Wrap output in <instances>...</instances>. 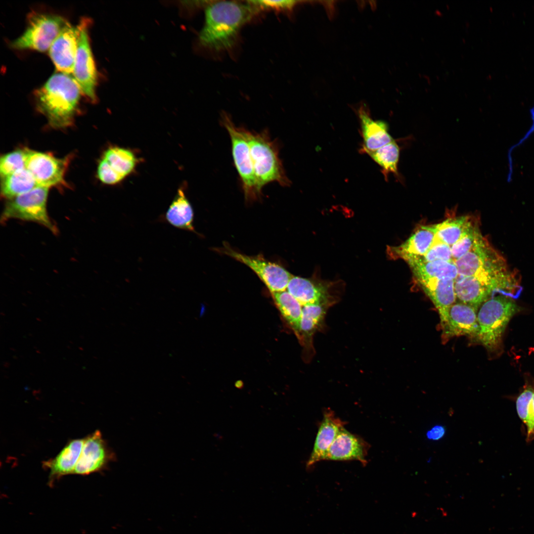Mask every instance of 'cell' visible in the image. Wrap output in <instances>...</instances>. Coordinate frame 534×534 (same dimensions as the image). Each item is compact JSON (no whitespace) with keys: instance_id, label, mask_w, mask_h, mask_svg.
<instances>
[{"instance_id":"cell-27","label":"cell","mask_w":534,"mask_h":534,"mask_svg":"<svg viewBox=\"0 0 534 534\" xmlns=\"http://www.w3.org/2000/svg\"><path fill=\"white\" fill-rule=\"evenodd\" d=\"M329 306L320 304L307 305L302 308L300 324L301 339L312 347V336L319 328Z\"/></svg>"},{"instance_id":"cell-23","label":"cell","mask_w":534,"mask_h":534,"mask_svg":"<svg viewBox=\"0 0 534 534\" xmlns=\"http://www.w3.org/2000/svg\"><path fill=\"white\" fill-rule=\"evenodd\" d=\"M417 281L430 279L454 280L458 271L454 263L445 261L426 262L417 259L406 261Z\"/></svg>"},{"instance_id":"cell-21","label":"cell","mask_w":534,"mask_h":534,"mask_svg":"<svg viewBox=\"0 0 534 534\" xmlns=\"http://www.w3.org/2000/svg\"><path fill=\"white\" fill-rule=\"evenodd\" d=\"M456 300L478 308L495 293L474 276L458 274L454 282Z\"/></svg>"},{"instance_id":"cell-30","label":"cell","mask_w":534,"mask_h":534,"mask_svg":"<svg viewBox=\"0 0 534 534\" xmlns=\"http://www.w3.org/2000/svg\"><path fill=\"white\" fill-rule=\"evenodd\" d=\"M400 152L399 145L394 140L377 150L365 152L381 166L385 178L387 179L390 173L399 176L398 164Z\"/></svg>"},{"instance_id":"cell-10","label":"cell","mask_w":534,"mask_h":534,"mask_svg":"<svg viewBox=\"0 0 534 534\" xmlns=\"http://www.w3.org/2000/svg\"><path fill=\"white\" fill-rule=\"evenodd\" d=\"M115 454L99 430L84 438L83 448L73 474L86 475L102 471L115 459Z\"/></svg>"},{"instance_id":"cell-29","label":"cell","mask_w":534,"mask_h":534,"mask_svg":"<svg viewBox=\"0 0 534 534\" xmlns=\"http://www.w3.org/2000/svg\"><path fill=\"white\" fill-rule=\"evenodd\" d=\"M103 158L125 178L134 170L138 162L137 158L133 151L118 146L108 148L105 152Z\"/></svg>"},{"instance_id":"cell-20","label":"cell","mask_w":534,"mask_h":534,"mask_svg":"<svg viewBox=\"0 0 534 534\" xmlns=\"http://www.w3.org/2000/svg\"><path fill=\"white\" fill-rule=\"evenodd\" d=\"M84 442V439H74L68 443L53 458L44 462L43 467L49 472V483L65 475L73 474L80 455Z\"/></svg>"},{"instance_id":"cell-35","label":"cell","mask_w":534,"mask_h":534,"mask_svg":"<svg viewBox=\"0 0 534 534\" xmlns=\"http://www.w3.org/2000/svg\"><path fill=\"white\" fill-rule=\"evenodd\" d=\"M97 175L99 179L107 184H117L125 178L116 172L104 158L98 165Z\"/></svg>"},{"instance_id":"cell-15","label":"cell","mask_w":534,"mask_h":534,"mask_svg":"<svg viewBox=\"0 0 534 534\" xmlns=\"http://www.w3.org/2000/svg\"><path fill=\"white\" fill-rule=\"evenodd\" d=\"M436 232V224L423 225L404 242L396 246H388V257L393 260L409 259L424 256L432 245Z\"/></svg>"},{"instance_id":"cell-17","label":"cell","mask_w":534,"mask_h":534,"mask_svg":"<svg viewBox=\"0 0 534 534\" xmlns=\"http://www.w3.org/2000/svg\"><path fill=\"white\" fill-rule=\"evenodd\" d=\"M329 286L324 282L292 275L287 290L303 306L312 304L329 306L333 302Z\"/></svg>"},{"instance_id":"cell-5","label":"cell","mask_w":534,"mask_h":534,"mask_svg":"<svg viewBox=\"0 0 534 534\" xmlns=\"http://www.w3.org/2000/svg\"><path fill=\"white\" fill-rule=\"evenodd\" d=\"M221 123L230 137L233 162L241 180L245 199L247 202L256 200L261 197L262 190L256 178L250 147L241 127L236 126L225 113L222 115Z\"/></svg>"},{"instance_id":"cell-18","label":"cell","mask_w":534,"mask_h":534,"mask_svg":"<svg viewBox=\"0 0 534 534\" xmlns=\"http://www.w3.org/2000/svg\"><path fill=\"white\" fill-rule=\"evenodd\" d=\"M454 282V280L451 279H430L417 281L438 310L441 326L446 321L449 308L456 301Z\"/></svg>"},{"instance_id":"cell-14","label":"cell","mask_w":534,"mask_h":534,"mask_svg":"<svg viewBox=\"0 0 534 534\" xmlns=\"http://www.w3.org/2000/svg\"><path fill=\"white\" fill-rule=\"evenodd\" d=\"M369 448L368 444L363 439L344 427L330 446L325 460H356L365 465Z\"/></svg>"},{"instance_id":"cell-33","label":"cell","mask_w":534,"mask_h":534,"mask_svg":"<svg viewBox=\"0 0 534 534\" xmlns=\"http://www.w3.org/2000/svg\"><path fill=\"white\" fill-rule=\"evenodd\" d=\"M412 259H417L426 262L453 261L451 247L435 238L432 245L424 256Z\"/></svg>"},{"instance_id":"cell-16","label":"cell","mask_w":534,"mask_h":534,"mask_svg":"<svg viewBox=\"0 0 534 534\" xmlns=\"http://www.w3.org/2000/svg\"><path fill=\"white\" fill-rule=\"evenodd\" d=\"M345 422L336 415L330 409L323 412L312 450L307 462V467L310 468L321 460H325L327 451L340 431L345 427Z\"/></svg>"},{"instance_id":"cell-1","label":"cell","mask_w":534,"mask_h":534,"mask_svg":"<svg viewBox=\"0 0 534 534\" xmlns=\"http://www.w3.org/2000/svg\"><path fill=\"white\" fill-rule=\"evenodd\" d=\"M251 6L232 1H216L205 10V22L199 34L201 44L217 51L231 48L248 19Z\"/></svg>"},{"instance_id":"cell-6","label":"cell","mask_w":534,"mask_h":534,"mask_svg":"<svg viewBox=\"0 0 534 534\" xmlns=\"http://www.w3.org/2000/svg\"><path fill=\"white\" fill-rule=\"evenodd\" d=\"M68 23L60 15L32 12L28 16L25 30L11 43V46L16 49L29 48L40 51H45L49 49Z\"/></svg>"},{"instance_id":"cell-13","label":"cell","mask_w":534,"mask_h":534,"mask_svg":"<svg viewBox=\"0 0 534 534\" xmlns=\"http://www.w3.org/2000/svg\"><path fill=\"white\" fill-rule=\"evenodd\" d=\"M479 308L459 301L449 308L446 321L442 326L446 337L468 336L476 338L478 330Z\"/></svg>"},{"instance_id":"cell-9","label":"cell","mask_w":534,"mask_h":534,"mask_svg":"<svg viewBox=\"0 0 534 534\" xmlns=\"http://www.w3.org/2000/svg\"><path fill=\"white\" fill-rule=\"evenodd\" d=\"M89 23L87 18L80 21L81 28L72 74L81 91L94 102L96 99L97 75L88 36Z\"/></svg>"},{"instance_id":"cell-26","label":"cell","mask_w":534,"mask_h":534,"mask_svg":"<svg viewBox=\"0 0 534 534\" xmlns=\"http://www.w3.org/2000/svg\"><path fill=\"white\" fill-rule=\"evenodd\" d=\"M473 220L468 216L448 218L436 224L435 238L451 247L463 235Z\"/></svg>"},{"instance_id":"cell-11","label":"cell","mask_w":534,"mask_h":534,"mask_svg":"<svg viewBox=\"0 0 534 534\" xmlns=\"http://www.w3.org/2000/svg\"><path fill=\"white\" fill-rule=\"evenodd\" d=\"M67 161L47 153L26 149V168L37 184L48 187L64 181Z\"/></svg>"},{"instance_id":"cell-24","label":"cell","mask_w":534,"mask_h":534,"mask_svg":"<svg viewBox=\"0 0 534 534\" xmlns=\"http://www.w3.org/2000/svg\"><path fill=\"white\" fill-rule=\"evenodd\" d=\"M165 218L168 223L178 228L195 232L193 225V208L182 188L178 189Z\"/></svg>"},{"instance_id":"cell-28","label":"cell","mask_w":534,"mask_h":534,"mask_svg":"<svg viewBox=\"0 0 534 534\" xmlns=\"http://www.w3.org/2000/svg\"><path fill=\"white\" fill-rule=\"evenodd\" d=\"M281 314L301 338L300 324L302 316L301 304L288 292L271 293Z\"/></svg>"},{"instance_id":"cell-8","label":"cell","mask_w":534,"mask_h":534,"mask_svg":"<svg viewBox=\"0 0 534 534\" xmlns=\"http://www.w3.org/2000/svg\"><path fill=\"white\" fill-rule=\"evenodd\" d=\"M217 251L250 267L271 293L284 291L287 289L292 275L282 266L268 261L261 256H250L241 254L232 249L226 243Z\"/></svg>"},{"instance_id":"cell-31","label":"cell","mask_w":534,"mask_h":534,"mask_svg":"<svg viewBox=\"0 0 534 534\" xmlns=\"http://www.w3.org/2000/svg\"><path fill=\"white\" fill-rule=\"evenodd\" d=\"M482 236L478 223L473 221L461 237L451 247L453 262L469 252Z\"/></svg>"},{"instance_id":"cell-2","label":"cell","mask_w":534,"mask_h":534,"mask_svg":"<svg viewBox=\"0 0 534 534\" xmlns=\"http://www.w3.org/2000/svg\"><path fill=\"white\" fill-rule=\"evenodd\" d=\"M81 90L71 75L53 74L35 93L39 110L56 128L70 125L76 112Z\"/></svg>"},{"instance_id":"cell-4","label":"cell","mask_w":534,"mask_h":534,"mask_svg":"<svg viewBox=\"0 0 534 534\" xmlns=\"http://www.w3.org/2000/svg\"><path fill=\"white\" fill-rule=\"evenodd\" d=\"M514 299L502 295L493 296L478 309L475 339L490 351L498 348L508 322L520 310Z\"/></svg>"},{"instance_id":"cell-36","label":"cell","mask_w":534,"mask_h":534,"mask_svg":"<svg viewBox=\"0 0 534 534\" xmlns=\"http://www.w3.org/2000/svg\"><path fill=\"white\" fill-rule=\"evenodd\" d=\"M299 1L296 0H255L251 4L264 9L291 11Z\"/></svg>"},{"instance_id":"cell-25","label":"cell","mask_w":534,"mask_h":534,"mask_svg":"<svg viewBox=\"0 0 534 534\" xmlns=\"http://www.w3.org/2000/svg\"><path fill=\"white\" fill-rule=\"evenodd\" d=\"M2 178L1 195L9 199L29 192L38 186L33 176L26 168Z\"/></svg>"},{"instance_id":"cell-32","label":"cell","mask_w":534,"mask_h":534,"mask_svg":"<svg viewBox=\"0 0 534 534\" xmlns=\"http://www.w3.org/2000/svg\"><path fill=\"white\" fill-rule=\"evenodd\" d=\"M26 150H18L3 155L0 160V173L3 178L26 168Z\"/></svg>"},{"instance_id":"cell-38","label":"cell","mask_w":534,"mask_h":534,"mask_svg":"<svg viewBox=\"0 0 534 534\" xmlns=\"http://www.w3.org/2000/svg\"><path fill=\"white\" fill-rule=\"evenodd\" d=\"M445 433V429L444 427L437 425L433 427L427 433V437L428 439L438 440L441 439Z\"/></svg>"},{"instance_id":"cell-12","label":"cell","mask_w":534,"mask_h":534,"mask_svg":"<svg viewBox=\"0 0 534 534\" xmlns=\"http://www.w3.org/2000/svg\"><path fill=\"white\" fill-rule=\"evenodd\" d=\"M80 28V23L73 26L68 22L49 48V55L60 72L73 74Z\"/></svg>"},{"instance_id":"cell-19","label":"cell","mask_w":534,"mask_h":534,"mask_svg":"<svg viewBox=\"0 0 534 534\" xmlns=\"http://www.w3.org/2000/svg\"><path fill=\"white\" fill-rule=\"evenodd\" d=\"M363 139V151H374L394 141L388 132V125L381 120H374L367 107L362 104L357 110Z\"/></svg>"},{"instance_id":"cell-37","label":"cell","mask_w":534,"mask_h":534,"mask_svg":"<svg viewBox=\"0 0 534 534\" xmlns=\"http://www.w3.org/2000/svg\"><path fill=\"white\" fill-rule=\"evenodd\" d=\"M525 425L527 428L526 441L531 442L534 440V394L528 406Z\"/></svg>"},{"instance_id":"cell-3","label":"cell","mask_w":534,"mask_h":534,"mask_svg":"<svg viewBox=\"0 0 534 534\" xmlns=\"http://www.w3.org/2000/svg\"><path fill=\"white\" fill-rule=\"evenodd\" d=\"M241 128L250 147L260 189L262 190L264 186L274 182L282 186H290L291 181L279 157L278 143L271 139L268 131L256 132L244 127Z\"/></svg>"},{"instance_id":"cell-22","label":"cell","mask_w":534,"mask_h":534,"mask_svg":"<svg viewBox=\"0 0 534 534\" xmlns=\"http://www.w3.org/2000/svg\"><path fill=\"white\" fill-rule=\"evenodd\" d=\"M497 252L482 236L469 252L454 262L458 274L464 276L475 275Z\"/></svg>"},{"instance_id":"cell-7","label":"cell","mask_w":534,"mask_h":534,"mask_svg":"<svg viewBox=\"0 0 534 534\" xmlns=\"http://www.w3.org/2000/svg\"><path fill=\"white\" fill-rule=\"evenodd\" d=\"M48 188L38 186L9 199L4 208L1 222H4L10 219L35 222L56 233L57 229L51 222L46 210Z\"/></svg>"},{"instance_id":"cell-34","label":"cell","mask_w":534,"mask_h":534,"mask_svg":"<svg viewBox=\"0 0 534 534\" xmlns=\"http://www.w3.org/2000/svg\"><path fill=\"white\" fill-rule=\"evenodd\" d=\"M534 394V385L527 384L516 400V407L519 418L525 424L528 406Z\"/></svg>"}]
</instances>
